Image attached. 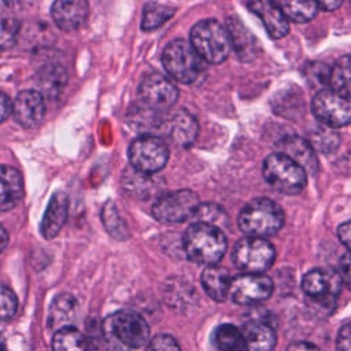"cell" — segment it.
<instances>
[{
    "instance_id": "cell-32",
    "label": "cell",
    "mask_w": 351,
    "mask_h": 351,
    "mask_svg": "<svg viewBox=\"0 0 351 351\" xmlns=\"http://www.w3.org/2000/svg\"><path fill=\"white\" fill-rule=\"evenodd\" d=\"M19 22L10 16L0 14V48L12 47L19 33Z\"/></svg>"
},
{
    "instance_id": "cell-17",
    "label": "cell",
    "mask_w": 351,
    "mask_h": 351,
    "mask_svg": "<svg viewBox=\"0 0 351 351\" xmlns=\"http://www.w3.org/2000/svg\"><path fill=\"white\" fill-rule=\"evenodd\" d=\"M247 7L262 21L267 34L271 38H281L287 36L289 30V21L287 19L278 3L258 0L248 3Z\"/></svg>"
},
{
    "instance_id": "cell-1",
    "label": "cell",
    "mask_w": 351,
    "mask_h": 351,
    "mask_svg": "<svg viewBox=\"0 0 351 351\" xmlns=\"http://www.w3.org/2000/svg\"><path fill=\"white\" fill-rule=\"evenodd\" d=\"M101 335L117 350L140 348L148 343L149 326L138 313L119 310L104 319Z\"/></svg>"
},
{
    "instance_id": "cell-30",
    "label": "cell",
    "mask_w": 351,
    "mask_h": 351,
    "mask_svg": "<svg viewBox=\"0 0 351 351\" xmlns=\"http://www.w3.org/2000/svg\"><path fill=\"white\" fill-rule=\"evenodd\" d=\"M174 8L170 5L159 4V3H147L143 11V22L141 27L144 30H154L163 25L167 19L174 15Z\"/></svg>"
},
{
    "instance_id": "cell-16",
    "label": "cell",
    "mask_w": 351,
    "mask_h": 351,
    "mask_svg": "<svg viewBox=\"0 0 351 351\" xmlns=\"http://www.w3.org/2000/svg\"><path fill=\"white\" fill-rule=\"evenodd\" d=\"M88 14L89 5L84 0H58L51 8L55 25L64 32L78 30L85 23Z\"/></svg>"
},
{
    "instance_id": "cell-31",
    "label": "cell",
    "mask_w": 351,
    "mask_h": 351,
    "mask_svg": "<svg viewBox=\"0 0 351 351\" xmlns=\"http://www.w3.org/2000/svg\"><path fill=\"white\" fill-rule=\"evenodd\" d=\"M101 218H103V223L107 229V232L118 239V240H123L128 237V228L125 225V222L122 221V218L119 217L117 207L114 206L112 202H107L106 206L103 207L101 211Z\"/></svg>"
},
{
    "instance_id": "cell-10",
    "label": "cell",
    "mask_w": 351,
    "mask_h": 351,
    "mask_svg": "<svg viewBox=\"0 0 351 351\" xmlns=\"http://www.w3.org/2000/svg\"><path fill=\"white\" fill-rule=\"evenodd\" d=\"M317 119L329 128H341L351 123V99L336 93L332 89H321L311 101Z\"/></svg>"
},
{
    "instance_id": "cell-20",
    "label": "cell",
    "mask_w": 351,
    "mask_h": 351,
    "mask_svg": "<svg viewBox=\"0 0 351 351\" xmlns=\"http://www.w3.org/2000/svg\"><path fill=\"white\" fill-rule=\"evenodd\" d=\"M67 206L69 200L63 192H56L52 195L40 223L41 234L45 239L49 240L58 236L67 218Z\"/></svg>"
},
{
    "instance_id": "cell-24",
    "label": "cell",
    "mask_w": 351,
    "mask_h": 351,
    "mask_svg": "<svg viewBox=\"0 0 351 351\" xmlns=\"http://www.w3.org/2000/svg\"><path fill=\"white\" fill-rule=\"evenodd\" d=\"M170 134L181 145L191 144L197 134V123L186 111H180L170 121Z\"/></svg>"
},
{
    "instance_id": "cell-26",
    "label": "cell",
    "mask_w": 351,
    "mask_h": 351,
    "mask_svg": "<svg viewBox=\"0 0 351 351\" xmlns=\"http://www.w3.org/2000/svg\"><path fill=\"white\" fill-rule=\"evenodd\" d=\"M75 307H77V302L71 295H69V293L58 295L53 299L51 308H49V317H48L49 326L64 328L66 326L64 324H67L73 319V317L75 314Z\"/></svg>"
},
{
    "instance_id": "cell-41",
    "label": "cell",
    "mask_w": 351,
    "mask_h": 351,
    "mask_svg": "<svg viewBox=\"0 0 351 351\" xmlns=\"http://www.w3.org/2000/svg\"><path fill=\"white\" fill-rule=\"evenodd\" d=\"M287 351H319L314 344L307 341H295L291 343L287 348Z\"/></svg>"
},
{
    "instance_id": "cell-25",
    "label": "cell",
    "mask_w": 351,
    "mask_h": 351,
    "mask_svg": "<svg viewBox=\"0 0 351 351\" xmlns=\"http://www.w3.org/2000/svg\"><path fill=\"white\" fill-rule=\"evenodd\" d=\"M52 351H88V341L75 328L64 326L55 332Z\"/></svg>"
},
{
    "instance_id": "cell-36",
    "label": "cell",
    "mask_w": 351,
    "mask_h": 351,
    "mask_svg": "<svg viewBox=\"0 0 351 351\" xmlns=\"http://www.w3.org/2000/svg\"><path fill=\"white\" fill-rule=\"evenodd\" d=\"M145 351H181L177 340L166 333L154 336L145 347Z\"/></svg>"
},
{
    "instance_id": "cell-12",
    "label": "cell",
    "mask_w": 351,
    "mask_h": 351,
    "mask_svg": "<svg viewBox=\"0 0 351 351\" xmlns=\"http://www.w3.org/2000/svg\"><path fill=\"white\" fill-rule=\"evenodd\" d=\"M340 276L328 269H313L302 280V289L315 303L330 307L336 302L341 289Z\"/></svg>"
},
{
    "instance_id": "cell-14",
    "label": "cell",
    "mask_w": 351,
    "mask_h": 351,
    "mask_svg": "<svg viewBox=\"0 0 351 351\" xmlns=\"http://www.w3.org/2000/svg\"><path fill=\"white\" fill-rule=\"evenodd\" d=\"M273 293V281L265 274H241L230 281L229 295L237 304L252 306L269 299Z\"/></svg>"
},
{
    "instance_id": "cell-42",
    "label": "cell",
    "mask_w": 351,
    "mask_h": 351,
    "mask_svg": "<svg viewBox=\"0 0 351 351\" xmlns=\"http://www.w3.org/2000/svg\"><path fill=\"white\" fill-rule=\"evenodd\" d=\"M318 8H322L325 11H335L341 5V1H317Z\"/></svg>"
},
{
    "instance_id": "cell-38",
    "label": "cell",
    "mask_w": 351,
    "mask_h": 351,
    "mask_svg": "<svg viewBox=\"0 0 351 351\" xmlns=\"http://www.w3.org/2000/svg\"><path fill=\"white\" fill-rule=\"evenodd\" d=\"M340 271H341V281L347 285V288L351 291V252L346 254L341 258L340 262Z\"/></svg>"
},
{
    "instance_id": "cell-9",
    "label": "cell",
    "mask_w": 351,
    "mask_h": 351,
    "mask_svg": "<svg viewBox=\"0 0 351 351\" xmlns=\"http://www.w3.org/2000/svg\"><path fill=\"white\" fill-rule=\"evenodd\" d=\"M199 206V197L195 192L180 189L159 196L152 206V214L160 222L178 223L192 219Z\"/></svg>"
},
{
    "instance_id": "cell-13",
    "label": "cell",
    "mask_w": 351,
    "mask_h": 351,
    "mask_svg": "<svg viewBox=\"0 0 351 351\" xmlns=\"http://www.w3.org/2000/svg\"><path fill=\"white\" fill-rule=\"evenodd\" d=\"M138 96L148 110L166 111L176 104L178 89L167 77L159 73H152L141 81Z\"/></svg>"
},
{
    "instance_id": "cell-5",
    "label": "cell",
    "mask_w": 351,
    "mask_h": 351,
    "mask_svg": "<svg viewBox=\"0 0 351 351\" xmlns=\"http://www.w3.org/2000/svg\"><path fill=\"white\" fill-rule=\"evenodd\" d=\"M262 171L266 182L284 195L299 193L307 182L306 170L281 152L269 155L263 162Z\"/></svg>"
},
{
    "instance_id": "cell-23",
    "label": "cell",
    "mask_w": 351,
    "mask_h": 351,
    "mask_svg": "<svg viewBox=\"0 0 351 351\" xmlns=\"http://www.w3.org/2000/svg\"><path fill=\"white\" fill-rule=\"evenodd\" d=\"M329 85L336 93L351 99V55L339 58L330 69Z\"/></svg>"
},
{
    "instance_id": "cell-19",
    "label": "cell",
    "mask_w": 351,
    "mask_h": 351,
    "mask_svg": "<svg viewBox=\"0 0 351 351\" xmlns=\"http://www.w3.org/2000/svg\"><path fill=\"white\" fill-rule=\"evenodd\" d=\"M226 30L230 37L232 48H234L239 58L244 62L251 60L258 53V41L254 34L243 25V22L236 16H229L226 19Z\"/></svg>"
},
{
    "instance_id": "cell-22",
    "label": "cell",
    "mask_w": 351,
    "mask_h": 351,
    "mask_svg": "<svg viewBox=\"0 0 351 351\" xmlns=\"http://www.w3.org/2000/svg\"><path fill=\"white\" fill-rule=\"evenodd\" d=\"M280 152L291 158L306 171H313L317 167V159L311 145L299 137H287L280 143Z\"/></svg>"
},
{
    "instance_id": "cell-4",
    "label": "cell",
    "mask_w": 351,
    "mask_h": 351,
    "mask_svg": "<svg viewBox=\"0 0 351 351\" xmlns=\"http://www.w3.org/2000/svg\"><path fill=\"white\" fill-rule=\"evenodd\" d=\"M191 45L197 55L208 63H222L232 51L229 33L215 19L197 22L191 30Z\"/></svg>"
},
{
    "instance_id": "cell-8",
    "label": "cell",
    "mask_w": 351,
    "mask_h": 351,
    "mask_svg": "<svg viewBox=\"0 0 351 351\" xmlns=\"http://www.w3.org/2000/svg\"><path fill=\"white\" fill-rule=\"evenodd\" d=\"M169 160L167 144L152 134H144L133 140L129 147V162L132 169L152 176L162 170Z\"/></svg>"
},
{
    "instance_id": "cell-29",
    "label": "cell",
    "mask_w": 351,
    "mask_h": 351,
    "mask_svg": "<svg viewBox=\"0 0 351 351\" xmlns=\"http://www.w3.org/2000/svg\"><path fill=\"white\" fill-rule=\"evenodd\" d=\"M278 5L281 7L287 19L296 23L313 19L319 10L317 1H281Z\"/></svg>"
},
{
    "instance_id": "cell-33",
    "label": "cell",
    "mask_w": 351,
    "mask_h": 351,
    "mask_svg": "<svg viewBox=\"0 0 351 351\" xmlns=\"http://www.w3.org/2000/svg\"><path fill=\"white\" fill-rule=\"evenodd\" d=\"M223 217L225 214L221 210V207L215 204H200L193 215V222H203V223L218 226V223L222 221L221 218Z\"/></svg>"
},
{
    "instance_id": "cell-7",
    "label": "cell",
    "mask_w": 351,
    "mask_h": 351,
    "mask_svg": "<svg viewBox=\"0 0 351 351\" xmlns=\"http://www.w3.org/2000/svg\"><path fill=\"white\" fill-rule=\"evenodd\" d=\"M276 250L261 237H244L233 248V263L247 274H262L274 262Z\"/></svg>"
},
{
    "instance_id": "cell-39",
    "label": "cell",
    "mask_w": 351,
    "mask_h": 351,
    "mask_svg": "<svg viewBox=\"0 0 351 351\" xmlns=\"http://www.w3.org/2000/svg\"><path fill=\"white\" fill-rule=\"evenodd\" d=\"M337 237L341 244L351 251V221L344 222L337 228Z\"/></svg>"
},
{
    "instance_id": "cell-35",
    "label": "cell",
    "mask_w": 351,
    "mask_h": 351,
    "mask_svg": "<svg viewBox=\"0 0 351 351\" xmlns=\"http://www.w3.org/2000/svg\"><path fill=\"white\" fill-rule=\"evenodd\" d=\"M304 75L311 85H318L321 89H325V86L329 84L330 70H328L326 64L324 63H311L304 70Z\"/></svg>"
},
{
    "instance_id": "cell-34",
    "label": "cell",
    "mask_w": 351,
    "mask_h": 351,
    "mask_svg": "<svg viewBox=\"0 0 351 351\" xmlns=\"http://www.w3.org/2000/svg\"><path fill=\"white\" fill-rule=\"evenodd\" d=\"M18 308L15 293L5 285H0V319H10Z\"/></svg>"
},
{
    "instance_id": "cell-6",
    "label": "cell",
    "mask_w": 351,
    "mask_h": 351,
    "mask_svg": "<svg viewBox=\"0 0 351 351\" xmlns=\"http://www.w3.org/2000/svg\"><path fill=\"white\" fill-rule=\"evenodd\" d=\"M162 63L167 74L181 84H192L203 71V59L191 43L182 38H176L165 47Z\"/></svg>"
},
{
    "instance_id": "cell-44",
    "label": "cell",
    "mask_w": 351,
    "mask_h": 351,
    "mask_svg": "<svg viewBox=\"0 0 351 351\" xmlns=\"http://www.w3.org/2000/svg\"><path fill=\"white\" fill-rule=\"evenodd\" d=\"M0 351H5V340H4V336L1 335V332H0Z\"/></svg>"
},
{
    "instance_id": "cell-2",
    "label": "cell",
    "mask_w": 351,
    "mask_h": 351,
    "mask_svg": "<svg viewBox=\"0 0 351 351\" xmlns=\"http://www.w3.org/2000/svg\"><path fill=\"white\" fill-rule=\"evenodd\" d=\"M182 244L191 261L214 266L222 259L226 251V236L218 226L193 222L185 230Z\"/></svg>"
},
{
    "instance_id": "cell-43",
    "label": "cell",
    "mask_w": 351,
    "mask_h": 351,
    "mask_svg": "<svg viewBox=\"0 0 351 351\" xmlns=\"http://www.w3.org/2000/svg\"><path fill=\"white\" fill-rule=\"evenodd\" d=\"M8 244V233L3 225H0V254Z\"/></svg>"
},
{
    "instance_id": "cell-40",
    "label": "cell",
    "mask_w": 351,
    "mask_h": 351,
    "mask_svg": "<svg viewBox=\"0 0 351 351\" xmlns=\"http://www.w3.org/2000/svg\"><path fill=\"white\" fill-rule=\"evenodd\" d=\"M11 101L5 93L0 90V122L5 121L11 114Z\"/></svg>"
},
{
    "instance_id": "cell-11",
    "label": "cell",
    "mask_w": 351,
    "mask_h": 351,
    "mask_svg": "<svg viewBox=\"0 0 351 351\" xmlns=\"http://www.w3.org/2000/svg\"><path fill=\"white\" fill-rule=\"evenodd\" d=\"M276 319L269 311H252L243 325L245 351H273L276 346Z\"/></svg>"
},
{
    "instance_id": "cell-28",
    "label": "cell",
    "mask_w": 351,
    "mask_h": 351,
    "mask_svg": "<svg viewBox=\"0 0 351 351\" xmlns=\"http://www.w3.org/2000/svg\"><path fill=\"white\" fill-rule=\"evenodd\" d=\"M155 185L156 182L149 174H143L134 169H132L129 173H125L123 188L138 199H147V196L152 195L156 189Z\"/></svg>"
},
{
    "instance_id": "cell-3",
    "label": "cell",
    "mask_w": 351,
    "mask_h": 351,
    "mask_svg": "<svg viewBox=\"0 0 351 351\" xmlns=\"http://www.w3.org/2000/svg\"><path fill=\"white\" fill-rule=\"evenodd\" d=\"M284 221L282 208L266 197L248 202L239 214V226L248 237L273 236L281 230Z\"/></svg>"
},
{
    "instance_id": "cell-15",
    "label": "cell",
    "mask_w": 351,
    "mask_h": 351,
    "mask_svg": "<svg viewBox=\"0 0 351 351\" xmlns=\"http://www.w3.org/2000/svg\"><path fill=\"white\" fill-rule=\"evenodd\" d=\"M11 112L14 119L26 129L37 128L45 114V103L44 97L40 92L27 89L18 93L15 97Z\"/></svg>"
},
{
    "instance_id": "cell-37",
    "label": "cell",
    "mask_w": 351,
    "mask_h": 351,
    "mask_svg": "<svg viewBox=\"0 0 351 351\" xmlns=\"http://www.w3.org/2000/svg\"><path fill=\"white\" fill-rule=\"evenodd\" d=\"M337 351H351V322L346 324L337 335L336 339Z\"/></svg>"
},
{
    "instance_id": "cell-18",
    "label": "cell",
    "mask_w": 351,
    "mask_h": 351,
    "mask_svg": "<svg viewBox=\"0 0 351 351\" xmlns=\"http://www.w3.org/2000/svg\"><path fill=\"white\" fill-rule=\"evenodd\" d=\"M23 196V180L21 173L11 166L0 165V211H8L18 206Z\"/></svg>"
},
{
    "instance_id": "cell-27",
    "label": "cell",
    "mask_w": 351,
    "mask_h": 351,
    "mask_svg": "<svg viewBox=\"0 0 351 351\" xmlns=\"http://www.w3.org/2000/svg\"><path fill=\"white\" fill-rule=\"evenodd\" d=\"M214 339L219 351H245L243 333L232 324L219 325L215 330Z\"/></svg>"
},
{
    "instance_id": "cell-21",
    "label": "cell",
    "mask_w": 351,
    "mask_h": 351,
    "mask_svg": "<svg viewBox=\"0 0 351 351\" xmlns=\"http://www.w3.org/2000/svg\"><path fill=\"white\" fill-rule=\"evenodd\" d=\"M230 274L228 269L214 265L207 266L202 273V285L206 293L215 302H223L230 289Z\"/></svg>"
}]
</instances>
